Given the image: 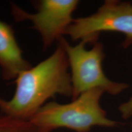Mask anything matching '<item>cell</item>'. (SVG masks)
<instances>
[{"label":"cell","instance_id":"6da1fadb","mask_svg":"<svg viewBox=\"0 0 132 132\" xmlns=\"http://www.w3.org/2000/svg\"><path fill=\"white\" fill-rule=\"evenodd\" d=\"M12 98L0 96V112L12 118L29 120L56 95H73V87L67 54L61 43L45 60L23 71L15 80Z\"/></svg>","mask_w":132,"mask_h":132},{"label":"cell","instance_id":"7a4b0ae2","mask_svg":"<svg viewBox=\"0 0 132 132\" xmlns=\"http://www.w3.org/2000/svg\"><path fill=\"white\" fill-rule=\"evenodd\" d=\"M104 93L103 90L95 89L84 92L69 103L50 102L28 120L49 132L59 128L89 132L94 127H118L120 122L108 118L100 105Z\"/></svg>","mask_w":132,"mask_h":132},{"label":"cell","instance_id":"3957f363","mask_svg":"<svg viewBox=\"0 0 132 132\" xmlns=\"http://www.w3.org/2000/svg\"><path fill=\"white\" fill-rule=\"evenodd\" d=\"M58 41L63 46L68 58L73 87L72 100L84 92L95 89L116 96L130 87L126 82L111 80L105 75L102 64L106 55L102 43L97 41L92 44L91 48L87 50L86 41L81 40L74 46L63 37Z\"/></svg>","mask_w":132,"mask_h":132},{"label":"cell","instance_id":"277c9868","mask_svg":"<svg viewBox=\"0 0 132 132\" xmlns=\"http://www.w3.org/2000/svg\"><path fill=\"white\" fill-rule=\"evenodd\" d=\"M118 32L124 36L121 47L132 46V3L121 0H105L94 14L74 19L65 35L72 40H85L89 44L97 41L100 33Z\"/></svg>","mask_w":132,"mask_h":132},{"label":"cell","instance_id":"5b68a950","mask_svg":"<svg viewBox=\"0 0 132 132\" xmlns=\"http://www.w3.org/2000/svg\"><path fill=\"white\" fill-rule=\"evenodd\" d=\"M80 1L77 0H39L33 1L37 10L34 14L27 12L17 5L11 4L14 20H26L32 23V28L40 34L44 48L65 35L67 28L73 20L72 15Z\"/></svg>","mask_w":132,"mask_h":132},{"label":"cell","instance_id":"8992f818","mask_svg":"<svg viewBox=\"0 0 132 132\" xmlns=\"http://www.w3.org/2000/svg\"><path fill=\"white\" fill-rule=\"evenodd\" d=\"M31 67L24 58L12 26L0 20V69L3 80H15L21 72Z\"/></svg>","mask_w":132,"mask_h":132},{"label":"cell","instance_id":"52a82bcc","mask_svg":"<svg viewBox=\"0 0 132 132\" xmlns=\"http://www.w3.org/2000/svg\"><path fill=\"white\" fill-rule=\"evenodd\" d=\"M0 132H49L28 120H21L0 112Z\"/></svg>","mask_w":132,"mask_h":132},{"label":"cell","instance_id":"ba28073f","mask_svg":"<svg viewBox=\"0 0 132 132\" xmlns=\"http://www.w3.org/2000/svg\"><path fill=\"white\" fill-rule=\"evenodd\" d=\"M120 117L123 119H128L132 117V95L126 102L120 103L118 107Z\"/></svg>","mask_w":132,"mask_h":132},{"label":"cell","instance_id":"9c48e42d","mask_svg":"<svg viewBox=\"0 0 132 132\" xmlns=\"http://www.w3.org/2000/svg\"><path fill=\"white\" fill-rule=\"evenodd\" d=\"M131 132H132V124H131Z\"/></svg>","mask_w":132,"mask_h":132}]
</instances>
